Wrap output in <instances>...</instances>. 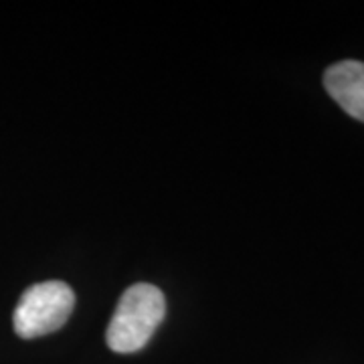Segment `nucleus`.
Segmentation results:
<instances>
[{"instance_id":"obj_1","label":"nucleus","mask_w":364,"mask_h":364,"mask_svg":"<svg viewBox=\"0 0 364 364\" xmlns=\"http://www.w3.org/2000/svg\"><path fill=\"white\" fill-rule=\"evenodd\" d=\"M166 299L152 284H134L124 291L116 314L105 332V342L114 352L130 354L142 350L154 330L164 320Z\"/></svg>"},{"instance_id":"obj_2","label":"nucleus","mask_w":364,"mask_h":364,"mask_svg":"<svg viewBox=\"0 0 364 364\" xmlns=\"http://www.w3.org/2000/svg\"><path fill=\"white\" fill-rule=\"evenodd\" d=\"M75 306L73 289L63 282L35 284L21 296L13 316L14 330L21 338H37L59 330L69 320Z\"/></svg>"},{"instance_id":"obj_3","label":"nucleus","mask_w":364,"mask_h":364,"mask_svg":"<svg viewBox=\"0 0 364 364\" xmlns=\"http://www.w3.org/2000/svg\"><path fill=\"white\" fill-rule=\"evenodd\" d=\"M328 95L354 119L364 124V63L346 59L328 67L324 73Z\"/></svg>"}]
</instances>
